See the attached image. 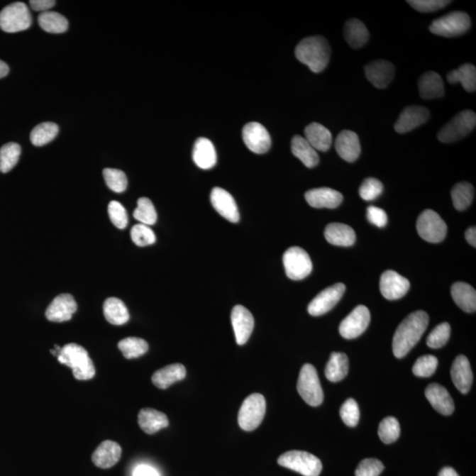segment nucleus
<instances>
[{
    "label": "nucleus",
    "mask_w": 476,
    "mask_h": 476,
    "mask_svg": "<svg viewBox=\"0 0 476 476\" xmlns=\"http://www.w3.org/2000/svg\"><path fill=\"white\" fill-rule=\"evenodd\" d=\"M428 325L426 312L417 311L409 315L398 326L392 340V351L395 357H406L420 341Z\"/></svg>",
    "instance_id": "1"
},
{
    "label": "nucleus",
    "mask_w": 476,
    "mask_h": 476,
    "mask_svg": "<svg viewBox=\"0 0 476 476\" xmlns=\"http://www.w3.org/2000/svg\"><path fill=\"white\" fill-rule=\"evenodd\" d=\"M295 54L297 59L316 74L328 67L331 48L328 40L323 36H310L298 43Z\"/></svg>",
    "instance_id": "2"
},
{
    "label": "nucleus",
    "mask_w": 476,
    "mask_h": 476,
    "mask_svg": "<svg viewBox=\"0 0 476 476\" xmlns=\"http://www.w3.org/2000/svg\"><path fill=\"white\" fill-rule=\"evenodd\" d=\"M57 360L62 365H67L72 370V375L78 380H89L96 374L92 360L88 351L81 345L69 343L61 348Z\"/></svg>",
    "instance_id": "3"
},
{
    "label": "nucleus",
    "mask_w": 476,
    "mask_h": 476,
    "mask_svg": "<svg viewBox=\"0 0 476 476\" xmlns=\"http://www.w3.org/2000/svg\"><path fill=\"white\" fill-rule=\"evenodd\" d=\"M278 464L304 476H319L322 471L321 460L304 450H289L283 453L279 457Z\"/></svg>",
    "instance_id": "4"
},
{
    "label": "nucleus",
    "mask_w": 476,
    "mask_h": 476,
    "mask_svg": "<svg viewBox=\"0 0 476 476\" xmlns=\"http://www.w3.org/2000/svg\"><path fill=\"white\" fill-rule=\"evenodd\" d=\"M267 403L264 396L253 394L243 401L238 413V424L242 430L253 431L260 426L266 415Z\"/></svg>",
    "instance_id": "5"
},
{
    "label": "nucleus",
    "mask_w": 476,
    "mask_h": 476,
    "mask_svg": "<svg viewBox=\"0 0 476 476\" xmlns=\"http://www.w3.org/2000/svg\"><path fill=\"white\" fill-rule=\"evenodd\" d=\"M476 126V115L472 111H463L442 127L438 139L443 143H452L463 139L473 132Z\"/></svg>",
    "instance_id": "6"
},
{
    "label": "nucleus",
    "mask_w": 476,
    "mask_h": 476,
    "mask_svg": "<svg viewBox=\"0 0 476 476\" xmlns=\"http://www.w3.org/2000/svg\"><path fill=\"white\" fill-rule=\"evenodd\" d=\"M297 391L308 405L318 406L323 402L324 394L314 365L306 363L301 367L297 381Z\"/></svg>",
    "instance_id": "7"
},
{
    "label": "nucleus",
    "mask_w": 476,
    "mask_h": 476,
    "mask_svg": "<svg viewBox=\"0 0 476 476\" xmlns=\"http://www.w3.org/2000/svg\"><path fill=\"white\" fill-rule=\"evenodd\" d=\"M470 27V16L460 11H454L432 21L430 31L436 35L455 38V36L465 34Z\"/></svg>",
    "instance_id": "8"
},
{
    "label": "nucleus",
    "mask_w": 476,
    "mask_h": 476,
    "mask_svg": "<svg viewBox=\"0 0 476 476\" xmlns=\"http://www.w3.org/2000/svg\"><path fill=\"white\" fill-rule=\"evenodd\" d=\"M31 24L30 9L23 2L10 4L0 12V28L6 33L27 31Z\"/></svg>",
    "instance_id": "9"
},
{
    "label": "nucleus",
    "mask_w": 476,
    "mask_h": 476,
    "mask_svg": "<svg viewBox=\"0 0 476 476\" xmlns=\"http://www.w3.org/2000/svg\"><path fill=\"white\" fill-rule=\"evenodd\" d=\"M418 234L428 243H441L445 239L447 226L445 221L435 211L427 209L418 217L416 223Z\"/></svg>",
    "instance_id": "10"
},
{
    "label": "nucleus",
    "mask_w": 476,
    "mask_h": 476,
    "mask_svg": "<svg viewBox=\"0 0 476 476\" xmlns=\"http://www.w3.org/2000/svg\"><path fill=\"white\" fill-rule=\"evenodd\" d=\"M287 276L294 281L306 278L312 271V262L309 254L300 247L294 246L286 250L283 255Z\"/></svg>",
    "instance_id": "11"
},
{
    "label": "nucleus",
    "mask_w": 476,
    "mask_h": 476,
    "mask_svg": "<svg viewBox=\"0 0 476 476\" xmlns=\"http://www.w3.org/2000/svg\"><path fill=\"white\" fill-rule=\"evenodd\" d=\"M370 321L369 309L365 305H358L351 314L341 323L339 328L341 336L345 339H355L361 336L368 328Z\"/></svg>",
    "instance_id": "12"
},
{
    "label": "nucleus",
    "mask_w": 476,
    "mask_h": 476,
    "mask_svg": "<svg viewBox=\"0 0 476 476\" xmlns=\"http://www.w3.org/2000/svg\"><path fill=\"white\" fill-rule=\"evenodd\" d=\"M346 287L343 283H337L323 290L309 304L308 312L314 317L328 314V311L339 303L344 295Z\"/></svg>",
    "instance_id": "13"
},
{
    "label": "nucleus",
    "mask_w": 476,
    "mask_h": 476,
    "mask_svg": "<svg viewBox=\"0 0 476 476\" xmlns=\"http://www.w3.org/2000/svg\"><path fill=\"white\" fill-rule=\"evenodd\" d=\"M243 140L246 147L255 154H265L272 145L270 134L258 122L248 123L243 127Z\"/></svg>",
    "instance_id": "14"
},
{
    "label": "nucleus",
    "mask_w": 476,
    "mask_h": 476,
    "mask_svg": "<svg viewBox=\"0 0 476 476\" xmlns=\"http://www.w3.org/2000/svg\"><path fill=\"white\" fill-rule=\"evenodd\" d=\"M410 282L397 272L387 270L380 277V292L388 300H397L408 293Z\"/></svg>",
    "instance_id": "15"
},
{
    "label": "nucleus",
    "mask_w": 476,
    "mask_h": 476,
    "mask_svg": "<svg viewBox=\"0 0 476 476\" xmlns=\"http://www.w3.org/2000/svg\"><path fill=\"white\" fill-rule=\"evenodd\" d=\"M211 203L216 212L231 223H237L240 216L233 196L223 188L214 187L211 192Z\"/></svg>",
    "instance_id": "16"
},
{
    "label": "nucleus",
    "mask_w": 476,
    "mask_h": 476,
    "mask_svg": "<svg viewBox=\"0 0 476 476\" xmlns=\"http://www.w3.org/2000/svg\"><path fill=\"white\" fill-rule=\"evenodd\" d=\"M430 111L424 106L413 105V106L406 107L396 121L394 129L398 133L411 132L418 126L426 123L430 118Z\"/></svg>",
    "instance_id": "17"
},
{
    "label": "nucleus",
    "mask_w": 476,
    "mask_h": 476,
    "mask_svg": "<svg viewBox=\"0 0 476 476\" xmlns=\"http://www.w3.org/2000/svg\"><path fill=\"white\" fill-rule=\"evenodd\" d=\"M77 311V304L70 294H61L54 299L45 311L48 321L52 322H65L70 321Z\"/></svg>",
    "instance_id": "18"
},
{
    "label": "nucleus",
    "mask_w": 476,
    "mask_h": 476,
    "mask_svg": "<svg viewBox=\"0 0 476 476\" xmlns=\"http://www.w3.org/2000/svg\"><path fill=\"white\" fill-rule=\"evenodd\" d=\"M231 323L237 343L245 345L248 341L254 328L253 314L248 309L242 305H236L231 312Z\"/></svg>",
    "instance_id": "19"
},
{
    "label": "nucleus",
    "mask_w": 476,
    "mask_h": 476,
    "mask_svg": "<svg viewBox=\"0 0 476 476\" xmlns=\"http://www.w3.org/2000/svg\"><path fill=\"white\" fill-rule=\"evenodd\" d=\"M366 78L377 89H386L395 75L394 65L387 60H376L365 67Z\"/></svg>",
    "instance_id": "20"
},
{
    "label": "nucleus",
    "mask_w": 476,
    "mask_h": 476,
    "mask_svg": "<svg viewBox=\"0 0 476 476\" xmlns=\"http://www.w3.org/2000/svg\"><path fill=\"white\" fill-rule=\"evenodd\" d=\"M305 199L312 208L333 209L341 204L343 196L332 188L321 187L308 191Z\"/></svg>",
    "instance_id": "21"
},
{
    "label": "nucleus",
    "mask_w": 476,
    "mask_h": 476,
    "mask_svg": "<svg viewBox=\"0 0 476 476\" xmlns=\"http://www.w3.org/2000/svg\"><path fill=\"white\" fill-rule=\"evenodd\" d=\"M336 148L338 155L345 161H357L361 154V144L358 134L350 130H343L337 137Z\"/></svg>",
    "instance_id": "22"
},
{
    "label": "nucleus",
    "mask_w": 476,
    "mask_h": 476,
    "mask_svg": "<svg viewBox=\"0 0 476 476\" xmlns=\"http://www.w3.org/2000/svg\"><path fill=\"white\" fill-rule=\"evenodd\" d=\"M450 377L454 386L461 394H466L470 392L473 383V372L470 362L465 355H459L453 363L450 369Z\"/></svg>",
    "instance_id": "23"
},
{
    "label": "nucleus",
    "mask_w": 476,
    "mask_h": 476,
    "mask_svg": "<svg viewBox=\"0 0 476 476\" xmlns=\"http://www.w3.org/2000/svg\"><path fill=\"white\" fill-rule=\"evenodd\" d=\"M425 396L435 410L443 416H450L454 411V403L448 391L438 384H431L425 390Z\"/></svg>",
    "instance_id": "24"
},
{
    "label": "nucleus",
    "mask_w": 476,
    "mask_h": 476,
    "mask_svg": "<svg viewBox=\"0 0 476 476\" xmlns=\"http://www.w3.org/2000/svg\"><path fill=\"white\" fill-rule=\"evenodd\" d=\"M121 454V446L118 443L107 441L101 443L94 450L92 460L98 467L110 468L118 463Z\"/></svg>",
    "instance_id": "25"
},
{
    "label": "nucleus",
    "mask_w": 476,
    "mask_h": 476,
    "mask_svg": "<svg viewBox=\"0 0 476 476\" xmlns=\"http://www.w3.org/2000/svg\"><path fill=\"white\" fill-rule=\"evenodd\" d=\"M192 159L195 165L202 170L212 169L217 162L216 148L212 141L199 138L194 144Z\"/></svg>",
    "instance_id": "26"
},
{
    "label": "nucleus",
    "mask_w": 476,
    "mask_h": 476,
    "mask_svg": "<svg viewBox=\"0 0 476 476\" xmlns=\"http://www.w3.org/2000/svg\"><path fill=\"white\" fill-rule=\"evenodd\" d=\"M419 94L423 99L431 100L444 96L445 86L441 76L435 72H427L418 82Z\"/></svg>",
    "instance_id": "27"
},
{
    "label": "nucleus",
    "mask_w": 476,
    "mask_h": 476,
    "mask_svg": "<svg viewBox=\"0 0 476 476\" xmlns=\"http://www.w3.org/2000/svg\"><path fill=\"white\" fill-rule=\"evenodd\" d=\"M305 139L316 151L326 152L332 145L333 136L330 131L321 123H311L304 130Z\"/></svg>",
    "instance_id": "28"
},
{
    "label": "nucleus",
    "mask_w": 476,
    "mask_h": 476,
    "mask_svg": "<svg viewBox=\"0 0 476 476\" xmlns=\"http://www.w3.org/2000/svg\"><path fill=\"white\" fill-rule=\"evenodd\" d=\"M141 430L147 434L152 435L169 426L168 417L162 412L154 409H141L138 416Z\"/></svg>",
    "instance_id": "29"
},
{
    "label": "nucleus",
    "mask_w": 476,
    "mask_h": 476,
    "mask_svg": "<svg viewBox=\"0 0 476 476\" xmlns=\"http://www.w3.org/2000/svg\"><path fill=\"white\" fill-rule=\"evenodd\" d=\"M187 376V370L180 363H174L157 370L152 376V382L159 389H167L172 384L183 380Z\"/></svg>",
    "instance_id": "30"
},
{
    "label": "nucleus",
    "mask_w": 476,
    "mask_h": 476,
    "mask_svg": "<svg viewBox=\"0 0 476 476\" xmlns=\"http://www.w3.org/2000/svg\"><path fill=\"white\" fill-rule=\"evenodd\" d=\"M325 238L331 245L348 247L354 245L357 237L353 228L348 225L333 223L326 226Z\"/></svg>",
    "instance_id": "31"
},
{
    "label": "nucleus",
    "mask_w": 476,
    "mask_h": 476,
    "mask_svg": "<svg viewBox=\"0 0 476 476\" xmlns=\"http://www.w3.org/2000/svg\"><path fill=\"white\" fill-rule=\"evenodd\" d=\"M450 293L461 310L468 314L476 311V292L473 287L466 282H456L453 285Z\"/></svg>",
    "instance_id": "32"
},
{
    "label": "nucleus",
    "mask_w": 476,
    "mask_h": 476,
    "mask_svg": "<svg viewBox=\"0 0 476 476\" xmlns=\"http://www.w3.org/2000/svg\"><path fill=\"white\" fill-rule=\"evenodd\" d=\"M292 151L307 168H314L319 165L318 152L311 146L305 138L300 135L294 137L292 141Z\"/></svg>",
    "instance_id": "33"
},
{
    "label": "nucleus",
    "mask_w": 476,
    "mask_h": 476,
    "mask_svg": "<svg viewBox=\"0 0 476 476\" xmlns=\"http://www.w3.org/2000/svg\"><path fill=\"white\" fill-rule=\"evenodd\" d=\"M345 39L351 48L359 49L365 46L369 41L370 34L362 21L358 19H350L345 24Z\"/></svg>",
    "instance_id": "34"
},
{
    "label": "nucleus",
    "mask_w": 476,
    "mask_h": 476,
    "mask_svg": "<svg viewBox=\"0 0 476 476\" xmlns=\"http://www.w3.org/2000/svg\"><path fill=\"white\" fill-rule=\"evenodd\" d=\"M104 314L107 321L115 326L126 324L130 319L129 311L126 304L116 297H110L105 300Z\"/></svg>",
    "instance_id": "35"
},
{
    "label": "nucleus",
    "mask_w": 476,
    "mask_h": 476,
    "mask_svg": "<svg viewBox=\"0 0 476 476\" xmlns=\"http://www.w3.org/2000/svg\"><path fill=\"white\" fill-rule=\"evenodd\" d=\"M348 372V358L346 354L333 352L331 355L325 373L331 382H339L346 377Z\"/></svg>",
    "instance_id": "36"
},
{
    "label": "nucleus",
    "mask_w": 476,
    "mask_h": 476,
    "mask_svg": "<svg viewBox=\"0 0 476 476\" xmlns=\"http://www.w3.org/2000/svg\"><path fill=\"white\" fill-rule=\"evenodd\" d=\"M447 81L450 84L460 82L467 92H475L476 89V68L474 65L465 64L456 70L450 72Z\"/></svg>",
    "instance_id": "37"
},
{
    "label": "nucleus",
    "mask_w": 476,
    "mask_h": 476,
    "mask_svg": "<svg viewBox=\"0 0 476 476\" xmlns=\"http://www.w3.org/2000/svg\"><path fill=\"white\" fill-rule=\"evenodd\" d=\"M38 23L43 31L52 34H60L67 31L68 28L67 18L52 11L40 13Z\"/></svg>",
    "instance_id": "38"
},
{
    "label": "nucleus",
    "mask_w": 476,
    "mask_h": 476,
    "mask_svg": "<svg viewBox=\"0 0 476 476\" xmlns=\"http://www.w3.org/2000/svg\"><path fill=\"white\" fill-rule=\"evenodd\" d=\"M450 194H452L454 208L458 211H464L467 209L473 202L475 188L467 182H460L454 185Z\"/></svg>",
    "instance_id": "39"
},
{
    "label": "nucleus",
    "mask_w": 476,
    "mask_h": 476,
    "mask_svg": "<svg viewBox=\"0 0 476 476\" xmlns=\"http://www.w3.org/2000/svg\"><path fill=\"white\" fill-rule=\"evenodd\" d=\"M59 126L55 123H39L31 133V140L35 147H42L55 139L59 133Z\"/></svg>",
    "instance_id": "40"
},
{
    "label": "nucleus",
    "mask_w": 476,
    "mask_h": 476,
    "mask_svg": "<svg viewBox=\"0 0 476 476\" xmlns=\"http://www.w3.org/2000/svg\"><path fill=\"white\" fill-rule=\"evenodd\" d=\"M119 350L126 359H133L146 354L148 344L146 341L137 337H128L119 341Z\"/></svg>",
    "instance_id": "41"
},
{
    "label": "nucleus",
    "mask_w": 476,
    "mask_h": 476,
    "mask_svg": "<svg viewBox=\"0 0 476 476\" xmlns=\"http://www.w3.org/2000/svg\"><path fill=\"white\" fill-rule=\"evenodd\" d=\"M21 148L19 144L7 143L0 148V172H9L19 162Z\"/></svg>",
    "instance_id": "42"
},
{
    "label": "nucleus",
    "mask_w": 476,
    "mask_h": 476,
    "mask_svg": "<svg viewBox=\"0 0 476 476\" xmlns=\"http://www.w3.org/2000/svg\"><path fill=\"white\" fill-rule=\"evenodd\" d=\"M137 209L134 210L133 216L141 224L154 225L157 221V214L150 199L140 198L137 202Z\"/></svg>",
    "instance_id": "43"
},
{
    "label": "nucleus",
    "mask_w": 476,
    "mask_h": 476,
    "mask_svg": "<svg viewBox=\"0 0 476 476\" xmlns=\"http://www.w3.org/2000/svg\"><path fill=\"white\" fill-rule=\"evenodd\" d=\"M401 434V427L397 419L389 416L381 421L379 427V436L381 441L384 444H392L395 442Z\"/></svg>",
    "instance_id": "44"
},
{
    "label": "nucleus",
    "mask_w": 476,
    "mask_h": 476,
    "mask_svg": "<svg viewBox=\"0 0 476 476\" xmlns=\"http://www.w3.org/2000/svg\"><path fill=\"white\" fill-rule=\"evenodd\" d=\"M104 177L107 187L111 191L121 194L126 190L127 177L126 174L117 169H105Z\"/></svg>",
    "instance_id": "45"
},
{
    "label": "nucleus",
    "mask_w": 476,
    "mask_h": 476,
    "mask_svg": "<svg viewBox=\"0 0 476 476\" xmlns=\"http://www.w3.org/2000/svg\"><path fill=\"white\" fill-rule=\"evenodd\" d=\"M438 360L434 355H424L416 360L413 367V373L416 377H428L433 375L438 368Z\"/></svg>",
    "instance_id": "46"
},
{
    "label": "nucleus",
    "mask_w": 476,
    "mask_h": 476,
    "mask_svg": "<svg viewBox=\"0 0 476 476\" xmlns=\"http://www.w3.org/2000/svg\"><path fill=\"white\" fill-rule=\"evenodd\" d=\"M131 238L136 245L144 247L151 245L156 241L154 231L148 225L136 224L131 231Z\"/></svg>",
    "instance_id": "47"
},
{
    "label": "nucleus",
    "mask_w": 476,
    "mask_h": 476,
    "mask_svg": "<svg viewBox=\"0 0 476 476\" xmlns=\"http://www.w3.org/2000/svg\"><path fill=\"white\" fill-rule=\"evenodd\" d=\"M450 336V326L447 322L441 323L432 330L428 336L427 345L431 348H439L444 347L449 341Z\"/></svg>",
    "instance_id": "48"
},
{
    "label": "nucleus",
    "mask_w": 476,
    "mask_h": 476,
    "mask_svg": "<svg viewBox=\"0 0 476 476\" xmlns=\"http://www.w3.org/2000/svg\"><path fill=\"white\" fill-rule=\"evenodd\" d=\"M384 190V185L379 179L370 177L363 181L359 188V194L363 201H372L380 197Z\"/></svg>",
    "instance_id": "49"
},
{
    "label": "nucleus",
    "mask_w": 476,
    "mask_h": 476,
    "mask_svg": "<svg viewBox=\"0 0 476 476\" xmlns=\"http://www.w3.org/2000/svg\"><path fill=\"white\" fill-rule=\"evenodd\" d=\"M340 415L343 423L348 427L357 426L360 419V410L358 402L353 399H348L341 406Z\"/></svg>",
    "instance_id": "50"
},
{
    "label": "nucleus",
    "mask_w": 476,
    "mask_h": 476,
    "mask_svg": "<svg viewBox=\"0 0 476 476\" xmlns=\"http://www.w3.org/2000/svg\"><path fill=\"white\" fill-rule=\"evenodd\" d=\"M108 213L112 223L116 227L120 230L126 228L128 224V214L121 203L116 201L110 202L108 206Z\"/></svg>",
    "instance_id": "51"
},
{
    "label": "nucleus",
    "mask_w": 476,
    "mask_h": 476,
    "mask_svg": "<svg viewBox=\"0 0 476 476\" xmlns=\"http://www.w3.org/2000/svg\"><path fill=\"white\" fill-rule=\"evenodd\" d=\"M384 468V465L380 460L365 459L358 465L355 470V476H380Z\"/></svg>",
    "instance_id": "52"
},
{
    "label": "nucleus",
    "mask_w": 476,
    "mask_h": 476,
    "mask_svg": "<svg viewBox=\"0 0 476 476\" xmlns=\"http://www.w3.org/2000/svg\"><path fill=\"white\" fill-rule=\"evenodd\" d=\"M420 13H432L444 9L450 1L446 0H410L406 1Z\"/></svg>",
    "instance_id": "53"
},
{
    "label": "nucleus",
    "mask_w": 476,
    "mask_h": 476,
    "mask_svg": "<svg viewBox=\"0 0 476 476\" xmlns=\"http://www.w3.org/2000/svg\"><path fill=\"white\" fill-rule=\"evenodd\" d=\"M367 219L375 226L384 228L387 224L388 218L383 209L370 206L367 209Z\"/></svg>",
    "instance_id": "54"
},
{
    "label": "nucleus",
    "mask_w": 476,
    "mask_h": 476,
    "mask_svg": "<svg viewBox=\"0 0 476 476\" xmlns=\"http://www.w3.org/2000/svg\"><path fill=\"white\" fill-rule=\"evenodd\" d=\"M33 10L36 12H47L55 6L56 1L54 0H31L30 2Z\"/></svg>",
    "instance_id": "55"
},
{
    "label": "nucleus",
    "mask_w": 476,
    "mask_h": 476,
    "mask_svg": "<svg viewBox=\"0 0 476 476\" xmlns=\"http://www.w3.org/2000/svg\"><path fill=\"white\" fill-rule=\"evenodd\" d=\"M133 476H160L158 472L154 467L148 465H140L133 471Z\"/></svg>",
    "instance_id": "56"
},
{
    "label": "nucleus",
    "mask_w": 476,
    "mask_h": 476,
    "mask_svg": "<svg viewBox=\"0 0 476 476\" xmlns=\"http://www.w3.org/2000/svg\"><path fill=\"white\" fill-rule=\"evenodd\" d=\"M465 237H466L467 241L472 246L476 247V228L475 227H471L468 228L465 233Z\"/></svg>",
    "instance_id": "57"
},
{
    "label": "nucleus",
    "mask_w": 476,
    "mask_h": 476,
    "mask_svg": "<svg viewBox=\"0 0 476 476\" xmlns=\"http://www.w3.org/2000/svg\"><path fill=\"white\" fill-rule=\"evenodd\" d=\"M438 476H459L453 467H447L439 472Z\"/></svg>",
    "instance_id": "58"
},
{
    "label": "nucleus",
    "mask_w": 476,
    "mask_h": 476,
    "mask_svg": "<svg viewBox=\"0 0 476 476\" xmlns=\"http://www.w3.org/2000/svg\"><path fill=\"white\" fill-rule=\"evenodd\" d=\"M9 72V67L5 62L0 60V79L6 77Z\"/></svg>",
    "instance_id": "59"
}]
</instances>
